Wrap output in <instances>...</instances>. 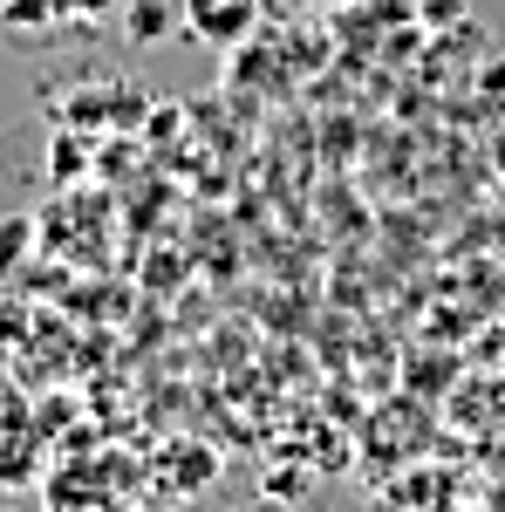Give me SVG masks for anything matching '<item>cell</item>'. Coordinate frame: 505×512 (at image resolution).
Segmentation results:
<instances>
[{"instance_id": "cell-3", "label": "cell", "mask_w": 505, "mask_h": 512, "mask_svg": "<svg viewBox=\"0 0 505 512\" xmlns=\"http://www.w3.org/2000/svg\"><path fill=\"white\" fill-rule=\"evenodd\" d=\"M28 246H35V212H7L0 219V280L28 260Z\"/></svg>"}, {"instance_id": "cell-2", "label": "cell", "mask_w": 505, "mask_h": 512, "mask_svg": "<svg viewBox=\"0 0 505 512\" xmlns=\"http://www.w3.org/2000/svg\"><path fill=\"white\" fill-rule=\"evenodd\" d=\"M178 21H185L178 0H123V41H130V48H157Z\"/></svg>"}, {"instance_id": "cell-4", "label": "cell", "mask_w": 505, "mask_h": 512, "mask_svg": "<svg viewBox=\"0 0 505 512\" xmlns=\"http://www.w3.org/2000/svg\"><path fill=\"white\" fill-rule=\"evenodd\" d=\"M62 14H82V21H96V14H110V7H123V0H55Z\"/></svg>"}, {"instance_id": "cell-1", "label": "cell", "mask_w": 505, "mask_h": 512, "mask_svg": "<svg viewBox=\"0 0 505 512\" xmlns=\"http://www.w3.org/2000/svg\"><path fill=\"white\" fill-rule=\"evenodd\" d=\"M178 7H185V35L212 41V48L246 41L253 21H260V0H178Z\"/></svg>"}]
</instances>
